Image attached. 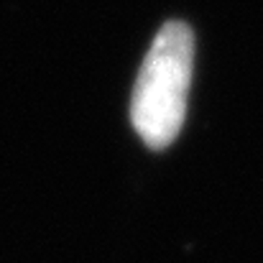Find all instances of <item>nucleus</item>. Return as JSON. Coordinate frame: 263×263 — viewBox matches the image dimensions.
<instances>
[{
	"label": "nucleus",
	"instance_id": "obj_1",
	"mask_svg": "<svg viewBox=\"0 0 263 263\" xmlns=\"http://www.w3.org/2000/svg\"><path fill=\"white\" fill-rule=\"evenodd\" d=\"M194 69V33L184 21H169L156 33L130 100V123L148 148H166L184 125Z\"/></svg>",
	"mask_w": 263,
	"mask_h": 263
}]
</instances>
